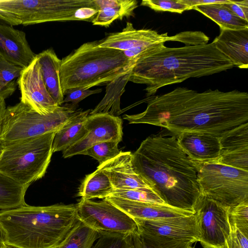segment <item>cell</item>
<instances>
[{
	"label": "cell",
	"mask_w": 248,
	"mask_h": 248,
	"mask_svg": "<svg viewBox=\"0 0 248 248\" xmlns=\"http://www.w3.org/2000/svg\"><path fill=\"white\" fill-rule=\"evenodd\" d=\"M23 68L9 62L0 56V80L9 83L19 78Z\"/></svg>",
	"instance_id": "obj_36"
},
{
	"label": "cell",
	"mask_w": 248,
	"mask_h": 248,
	"mask_svg": "<svg viewBox=\"0 0 248 248\" xmlns=\"http://www.w3.org/2000/svg\"><path fill=\"white\" fill-rule=\"evenodd\" d=\"M187 248H192V247H191V246H189Z\"/></svg>",
	"instance_id": "obj_47"
},
{
	"label": "cell",
	"mask_w": 248,
	"mask_h": 248,
	"mask_svg": "<svg viewBox=\"0 0 248 248\" xmlns=\"http://www.w3.org/2000/svg\"><path fill=\"white\" fill-rule=\"evenodd\" d=\"M172 38L173 36H168L167 32L160 34L151 29L136 30L131 23L127 22L122 31L110 34L99 41V46L124 51L138 47L154 46L171 41Z\"/></svg>",
	"instance_id": "obj_15"
},
{
	"label": "cell",
	"mask_w": 248,
	"mask_h": 248,
	"mask_svg": "<svg viewBox=\"0 0 248 248\" xmlns=\"http://www.w3.org/2000/svg\"><path fill=\"white\" fill-rule=\"evenodd\" d=\"M228 217L230 226L236 228L248 237V201L230 208Z\"/></svg>",
	"instance_id": "obj_31"
},
{
	"label": "cell",
	"mask_w": 248,
	"mask_h": 248,
	"mask_svg": "<svg viewBox=\"0 0 248 248\" xmlns=\"http://www.w3.org/2000/svg\"><path fill=\"white\" fill-rule=\"evenodd\" d=\"M145 110L124 114L129 124L164 127L175 135L183 132L209 134L219 138L248 123V93L234 90L208 89L202 93L177 87L164 94L148 97Z\"/></svg>",
	"instance_id": "obj_1"
},
{
	"label": "cell",
	"mask_w": 248,
	"mask_h": 248,
	"mask_svg": "<svg viewBox=\"0 0 248 248\" xmlns=\"http://www.w3.org/2000/svg\"><path fill=\"white\" fill-rule=\"evenodd\" d=\"M110 196L142 202L166 204L159 195L151 188L113 190Z\"/></svg>",
	"instance_id": "obj_29"
},
{
	"label": "cell",
	"mask_w": 248,
	"mask_h": 248,
	"mask_svg": "<svg viewBox=\"0 0 248 248\" xmlns=\"http://www.w3.org/2000/svg\"><path fill=\"white\" fill-rule=\"evenodd\" d=\"M91 248H131V235L101 233Z\"/></svg>",
	"instance_id": "obj_32"
},
{
	"label": "cell",
	"mask_w": 248,
	"mask_h": 248,
	"mask_svg": "<svg viewBox=\"0 0 248 248\" xmlns=\"http://www.w3.org/2000/svg\"><path fill=\"white\" fill-rule=\"evenodd\" d=\"M180 2L192 8L196 6L218 3H230L231 0H178Z\"/></svg>",
	"instance_id": "obj_42"
},
{
	"label": "cell",
	"mask_w": 248,
	"mask_h": 248,
	"mask_svg": "<svg viewBox=\"0 0 248 248\" xmlns=\"http://www.w3.org/2000/svg\"><path fill=\"white\" fill-rule=\"evenodd\" d=\"M113 191V187L108 176L97 169L86 176L78 188V196L88 200L104 199L109 197Z\"/></svg>",
	"instance_id": "obj_26"
},
{
	"label": "cell",
	"mask_w": 248,
	"mask_h": 248,
	"mask_svg": "<svg viewBox=\"0 0 248 248\" xmlns=\"http://www.w3.org/2000/svg\"><path fill=\"white\" fill-rule=\"evenodd\" d=\"M134 219L138 234L152 248H173L183 243L199 241L194 214L156 220Z\"/></svg>",
	"instance_id": "obj_10"
},
{
	"label": "cell",
	"mask_w": 248,
	"mask_h": 248,
	"mask_svg": "<svg viewBox=\"0 0 248 248\" xmlns=\"http://www.w3.org/2000/svg\"><path fill=\"white\" fill-rule=\"evenodd\" d=\"M119 143L113 140L102 142L90 147L83 155L93 157L98 161L99 165H101L116 157L122 152L118 148Z\"/></svg>",
	"instance_id": "obj_30"
},
{
	"label": "cell",
	"mask_w": 248,
	"mask_h": 248,
	"mask_svg": "<svg viewBox=\"0 0 248 248\" xmlns=\"http://www.w3.org/2000/svg\"><path fill=\"white\" fill-rule=\"evenodd\" d=\"M91 110H77L62 127L56 132L53 153L63 151L83 138L88 132L85 121Z\"/></svg>",
	"instance_id": "obj_22"
},
{
	"label": "cell",
	"mask_w": 248,
	"mask_h": 248,
	"mask_svg": "<svg viewBox=\"0 0 248 248\" xmlns=\"http://www.w3.org/2000/svg\"><path fill=\"white\" fill-rule=\"evenodd\" d=\"M98 13L96 8L84 7L78 9L74 15L77 20L92 22Z\"/></svg>",
	"instance_id": "obj_39"
},
{
	"label": "cell",
	"mask_w": 248,
	"mask_h": 248,
	"mask_svg": "<svg viewBox=\"0 0 248 248\" xmlns=\"http://www.w3.org/2000/svg\"><path fill=\"white\" fill-rule=\"evenodd\" d=\"M105 199L133 218L156 220L194 214V212L174 208L167 204L135 202L113 196Z\"/></svg>",
	"instance_id": "obj_19"
},
{
	"label": "cell",
	"mask_w": 248,
	"mask_h": 248,
	"mask_svg": "<svg viewBox=\"0 0 248 248\" xmlns=\"http://www.w3.org/2000/svg\"><path fill=\"white\" fill-rule=\"evenodd\" d=\"M98 13L92 23L108 27L115 20L134 16L138 7L136 0H94Z\"/></svg>",
	"instance_id": "obj_24"
},
{
	"label": "cell",
	"mask_w": 248,
	"mask_h": 248,
	"mask_svg": "<svg viewBox=\"0 0 248 248\" xmlns=\"http://www.w3.org/2000/svg\"><path fill=\"white\" fill-rule=\"evenodd\" d=\"M100 233L78 218L62 242L55 248H91Z\"/></svg>",
	"instance_id": "obj_28"
},
{
	"label": "cell",
	"mask_w": 248,
	"mask_h": 248,
	"mask_svg": "<svg viewBox=\"0 0 248 248\" xmlns=\"http://www.w3.org/2000/svg\"><path fill=\"white\" fill-rule=\"evenodd\" d=\"M192 9L202 13L214 21L220 28L239 30L248 28V22L233 14L222 4L194 6Z\"/></svg>",
	"instance_id": "obj_25"
},
{
	"label": "cell",
	"mask_w": 248,
	"mask_h": 248,
	"mask_svg": "<svg viewBox=\"0 0 248 248\" xmlns=\"http://www.w3.org/2000/svg\"><path fill=\"white\" fill-rule=\"evenodd\" d=\"M96 8L93 0H0V21L10 26L77 20L82 7Z\"/></svg>",
	"instance_id": "obj_8"
},
{
	"label": "cell",
	"mask_w": 248,
	"mask_h": 248,
	"mask_svg": "<svg viewBox=\"0 0 248 248\" xmlns=\"http://www.w3.org/2000/svg\"><path fill=\"white\" fill-rule=\"evenodd\" d=\"M17 83L21 93L20 102L39 114L48 115L60 107L46 88L37 55L23 69Z\"/></svg>",
	"instance_id": "obj_13"
},
{
	"label": "cell",
	"mask_w": 248,
	"mask_h": 248,
	"mask_svg": "<svg viewBox=\"0 0 248 248\" xmlns=\"http://www.w3.org/2000/svg\"><path fill=\"white\" fill-rule=\"evenodd\" d=\"M2 150H3V149H2ZM2 151V150L0 151V155H1V154Z\"/></svg>",
	"instance_id": "obj_48"
},
{
	"label": "cell",
	"mask_w": 248,
	"mask_h": 248,
	"mask_svg": "<svg viewBox=\"0 0 248 248\" xmlns=\"http://www.w3.org/2000/svg\"><path fill=\"white\" fill-rule=\"evenodd\" d=\"M220 33L213 42L234 66L248 67V28L232 30L220 28Z\"/></svg>",
	"instance_id": "obj_20"
},
{
	"label": "cell",
	"mask_w": 248,
	"mask_h": 248,
	"mask_svg": "<svg viewBox=\"0 0 248 248\" xmlns=\"http://www.w3.org/2000/svg\"><path fill=\"white\" fill-rule=\"evenodd\" d=\"M233 67L213 42L173 48L161 43L140 56L130 72L128 81L146 85L144 90L150 97L164 86L191 78L217 74Z\"/></svg>",
	"instance_id": "obj_3"
},
{
	"label": "cell",
	"mask_w": 248,
	"mask_h": 248,
	"mask_svg": "<svg viewBox=\"0 0 248 248\" xmlns=\"http://www.w3.org/2000/svg\"><path fill=\"white\" fill-rule=\"evenodd\" d=\"M132 164L166 204L194 212L201 195L197 171L175 135L147 137L132 153Z\"/></svg>",
	"instance_id": "obj_2"
},
{
	"label": "cell",
	"mask_w": 248,
	"mask_h": 248,
	"mask_svg": "<svg viewBox=\"0 0 248 248\" xmlns=\"http://www.w3.org/2000/svg\"><path fill=\"white\" fill-rule=\"evenodd\" d=\"M193 161L202 195L229 209L248 201V170L216 161Z\"/></svg>",
	"instance_id": "obj_9"
},
{
	"label": "cell",
	"mask_w": 248,
	"mask_h": 248,
	"mask_svg": "<svg viewBox=\"0 0 248 248\" xmlns=\"http://www.w3.org/2000/svg\"><path fill=\"white\" fill-rule=\"evenodd\" d=\"M77 207L78 218L100 233L131 235L137 232L134 218L105 199L95 201L81 198Z\"/></svg>",
	"instance_id": "obj_11"
},
{
	"label": "cell",
	"mask_w": 248,
	"mask_h": 248,
	"mask_svg": "<svg viewBox=\"0 0 248 248\" xmlns=\"http://www.w3.org/2000/svg\"><path fill=\"white\" fill-rule=\"evenodd\" d=\"M5 244V237L4 233L0 227V248Z\"/></svg>",
	"instance_id": "obj_44"
},
{
	"label": "cell",
	"mask_w": 248,
	"mask_h": 248,
	"mask_svg": "<svg viewBox=\"0 0 248 248\" xmlns=\"http://www.w3.org/2000/svg\"><path fill=\"white\" fill-rule=\"evenodd\" d=\"M3 148V145L0 142V151H1L2 150Z\"/></svg>",
	"instance_id": "obj_46"
},
{
	"label": "cell",
	"mask_w": 248,
	"mask_h": 248,
	"mask_svg": "<svg viewBox=\"0 0 248 248\" xmlns=\"http://www.w3.org/2000/svg\"><path fill=\"white\" fill-rule=\"evenodd\" d=\"M209 38L200 31L181 32L173 36L171 41L181 42L186 46H199L208 44Z\"/></svg>",
	"instance_id": "obj_34"
},
{
	"label": "cell",
	"mask_w": 248,
	"mask_h": 248,
	"mask_svg": "<svg viewBox=\"0 0 248 248\" xmlns=\"http://www.w3.org/2000/svg\"><path fill=\"white\" fill-rule=\"evenodd\" d=\"M226 240L227 248H248V237L233 227Z\"/></svg>",
	"instance_id": "obj_37"
},
{
	"label": "cell",
	"mask_w": 248,
	"mask_h": 248,
	"mask_svg": "<svg viewBox=\"0 0 248 248\" xmlns=\"http://www.w3.org/2000/svg\"><path fill=\"white\" fill-rule=\"evenodd\" d=\"M69 104L54 112L41 115L20 102L6 108L0 132V142L5 146L52 132H56L76 111Z\"/></svg>",
	"instance_id": "obj_7"
},
{
	"label": "cell",
	"mask_w": 248,
	"mask_h": 248,
	"mask_svg": "<svg viewBox=\"0 0 248 248\" xmlns=\"http://www.w3.org/2000/svg\"><path fill=\"white\" fill-rule=\"evenodd\" d=\"M219 139L220 160L237 162L248 157V123L232 129Z\"/></svg>",
	"instance_id": "obj_23"
},
{
	"label": "cell",
	"mask_w": 248,
	"mask_h": 248,
	"mask_svg": "<svg viewBox=\"0 0 248 248\" xmlns=\"http://www.w3.org/2000/svg\"><path fill=\"white\" fill-rule=\"evenodd\" d=\"M15 80L5 83L0 80V99L5 100L10 96L16 90Z\"/></svg>",
	"instance_id": "obj_41"
},
{
	"label": "cell",
	"mask_w": 248,
	"mask_h": 248,
	"mask_svg": "<svg viewBox=\"0 0 248 248\" xmlns=\"http://www.w3.org/2000/svg\"><path fill=\"white\" fill-rule=\"evenodd\" d=\"M101 89L95 90L84 89H70L64 93L63 104H69L74 108L77 107L78 103L89 96L101 93Z\"/></svg>",
	"instance_id": "obj_35"
},
{
	"label": "cell",
	"mask_w": 248,
	"mask_h": 248,
	"mask_svg": "<svg viewBox=\"0 0 248 248\" xmlns=\"http://www.w3.org/2000/svg\"><path fill=\"white\" fill-rule=\"evenodd\" d=\"M97 169L108 176L113 190L151 188L135 171L130 152H122L116 157L99 165Z\"/></svg>",
	"instance_id": "obj_16"
},
{
	"label": "cell",
	"mask_w": 248,
	"mask_h": 248,
	"mask_svg": "<svg viewBox=\"0 0 248 248\" xmlns=\"http://www.w3.org/2000/svg\"><path fill=\"white\" fill-rule=\"evenodd\" d=\"M85 126L88 131L87 135L62 151L64 158L83 155L87 149L102 142L113 140L120 142L122 140V120L118 116L106 113L90 114Z\"/></svg>",
	"instance_id": "obj_14"
},
{
	"label": "cell",
	"mask_w": 248,
	"mask_h": 248,
	"mask_svg": "<svg viewBox=\"0 0 248 248\" xmlns=\"http://www.w3.org/2000/svg\"><path fill=\"white\" fill-rule=\"evenodd\" d=\"M56 132L12 143L3 146L0 172L29 187L45 174L52 155Z\"/></svg>",
	"instance_id": "obj_6"
},
{
	"label": "cell",
	"mask_w": 248,
	"mask_h": 248,
	"mask_svg": "<svg viewBox=\"0 0 248 248\" xmlns=\"http://www.w3.org/2000/svg\"><path fill=\"white\" fill-rule=\"evenodd\" d=\"M140 5L148 7L155 12H169L179 14L192 9L190 7L180 2L178 0H143Z\"/></svg>",
	"instance_id": "obj_33"
},
{
	"label": "cell",
	"mask_w": 248,
	"mask_h": 248,
	"mask_svg": "<svg viewBox=\"0 0 248 248\" xmlns=\"http://www.w3.org/2000/svg\"><path fill=\"white\" fill-rule=\"evenodd\" d=\"M28 188L0 172V211L26 204L25 195Z\"/></svg>",
	"instance_id": "obj_27"
},
{
	"label": "cell",
	"mask_w": 248,
	"mask_h": 248,
	"mask_svg": "<svg viewBox=\"0 0 248 248\" xmlns=\"http://www.w3.org/2000/svg\"><path fill=\"white\" fill-rule=\"evenodd\" d=\"M37 57L46 88L55 102L61 106L64 98L60 76L61 60L51 48L43 51Z\"/></svg>",
	"instance_id": "obj_21"
},
{
	"label": "cell",
	"mask_w": 248,
	"mask_h": 248,
	"mask_svg": "<svg viewBox=\"0 0 248 248\" xmlns=\"http://www.w3.org/2000/svg\"><path fill=\"white\" fill-rule=\"evenodd\" d=\"M222 4L236 16L248 22V0H232Z\"/></svg>",
	"instance_id": "obj_38"
},
{
	"label": "cell",
	"mask_w": 248,
	"mask_h": 248,
	"mask_svg": "<svg viewBox=\"0 0 248 248\" xmlns=\"http://www.w3.org/2000/svg\"><path fill=\"white\" fill-rule=\"evenodd\" d=\"M229 209L201 194L194 210L199 241L204 248H227L226 240L231 231Z\"/></svg>",
	"instance_id": "obj_12"
},
{
	"label": "cell",
	"mask_w": 248,
	"mask_h": 248,
	"mask_svg": "<svg viewBox=\"0 0 248 248\" xmlns=\"http://www.w3.org/2000/svg\"><path fill=\"white\" fill-rule=\"evenodd\" d=\"M176 137L179 145L192 160L216 161L220 156L221 147L217 137L204 133L183 132Z\"/></svg>",
	"instance_id": "obj_18"
},
{
	"label": "cell",
	"mask_w": 248,
	"mask_h": 248,
	"mask_svg": "<svg viewBox=\"0 0 248 248\" xmlns=\"http://www.w3.org/2000/svg\"><path fill=\"white\" fill-rule=\"evenodd\" d=\"M0 248H17L8 245H6L4 244Z\"/></svg>",
	"instance_id": "obj_45"
},
{
	"label": "cell",
	"mask_w": 248,
	"mask_h": 248,
	"mask_svg": "<svg viewBox=\"0 0 248 248\" xmlns=\"http://www.w3.org/2000/svg\"><path fill=\"white\" fill-rule=\"evenodd\" d=\"M6 104L4 100L0 99V132L4 114L6 110Z\"/></svg>",
	"instance_id": "obj_43"
},
{
	"label": "cell",
	"mask_w": 248,
	"mask_h": 248,
	"mask_svg": "<svg viewBox=\"0 0 248 248\" xmlns=\"http://www.w3.org/2000/svg\"><path fill=\"white\" fill-rule=\"evenodd\" d=\"M99 43H85L61 60L60 76L64 96L70 89H89L131 71L134 63L123 51L100 47Z\"/></svg>",
	"instance_id": "obj_5"
},
{
	"label": "cell",
	"mask_w": 248,
	"mask_h": 248,
	"mask_svg": "<svg viewBox=\"0 0 248 248\" xmlns=\"http://www.w3.org/2000/svg\"><path fill=\"white\" fill-rule=\"evenodd\" d=\"M0 56L23 69L35 59L25 33L8 24L0 23Z\"/></svg>",
	"instance_id": "obj_17"
},
{
	"label": "cell",
	"mask_w": 248,
	"mask_h": 248,
	"mask_svg": "<svg viewBox=\"0 0 248 248\" xmlns=\"http://www.w3.org/2000/svg\"><path fill=\"white\" fill-rule=\"evenodd\" d=\"M77 204L25 205L0 211L5 244L17 248H55L77 220Z\"/></svg>",
	"instance_id": "obj_4"
},
{
	"label": "cell",
	"mask_w": 248,
	"mask_h": 248,
	"mask_svg": "<svg viewBox=\"0 0 248 248\" xmlns=\"http://www.w3.org/2000/svg\"><path fill=\"white\" fill-rule=\"evenodd\" d=\"M131 248H152L144 242L137 232L131 235ZM192 244V243L189 242L185 243L173 248H187Z\"/></svg>",
	"instance_id": "obj_40"
}]
</instances>
